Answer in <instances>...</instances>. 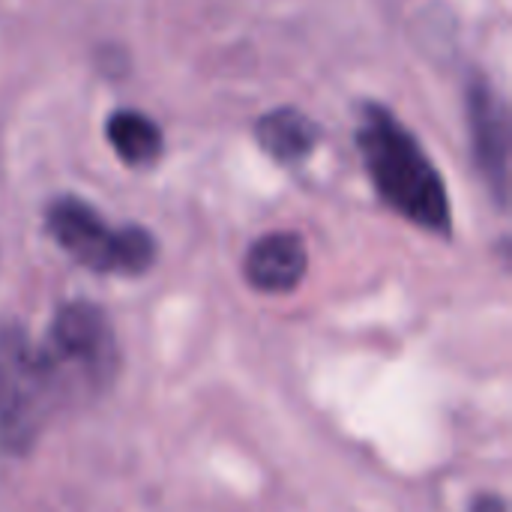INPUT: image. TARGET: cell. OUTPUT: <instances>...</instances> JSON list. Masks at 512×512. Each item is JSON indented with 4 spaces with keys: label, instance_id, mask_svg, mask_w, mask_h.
<instances>
[{
    "label": "cell",
    "instance_id": "52a82bcc",
    "mask_svg": "<svg viewBox=\"0 0 512 512\" xmlns=\"http://www.w3.org/2000/svg\"><path fill=\"white\" fill-rule=\"evenodd\" d=\"M252 132L258 147L279 165L306 162L321 141V126L297 105H279L264 111L255 120Z\"/></svg>",
    "mask_w": 512,
    "mask_h": 512
},
{
    "label": "cell",
    "instance_id": "7a4b0ae2",
    "mask_svg": "<svg viewBox=\"0 0 512 512\" xmlns=\"http://www.w3.org/2000/svg\"><path fill=\"white\" fill-rule=\"evenodd\" d=\"M60 396H66L48 354L21 327L0 330V444L27 453Z\"/></svg>",
    "mask_w": 512,
    "mask_h": 512
},
{
    "label": "cell",
    "instance_id": "9c48e42d",
    "mask_svg": "<svg viewBox=\"0 0 512 512\" xmlns=\"http://www.w3.org/2000/svg\"><path fill=\"white\" fill-rule=\"evenodd\" d=\"M471 512H507V504H504V498H498V495H480V498L471 504Z\"/></svg>",
    "mask_w": 512,
    "mask_h": 512
},
{
    "label": "cell",
    "instance_id": "8992f818",
    "mask_svg": "<svg viewBox=\"0 0 512 512\" xmlns=\"http://www.w3.org/2000/svg\"><path fill=\"white\" fill-rule=\"evenodd\" d=\"M309 267V252L300 234L294 231H270L258 237L246 258L243 276L261 294H288L294 291Z\"/></svg>",
    "mask_w": 512,
    "mask_h": 512
},
{
    "label": "cell",
    "instance_id": "6da1fadb",
    "mask_svg": "<svg viewBox=\"0 0 512 512\" xmlns=\"http://www.w3.org/2000/svg\"><path fill=\"white\" fill-rule=\"evenodd\" d=\"M357 150L381 201L411 225L450 237L453 207L447 183L420 138L384 102L360 105Z\"/></svg>",
    "mask_w": 512,
    "mask_h": 512
},
{
    "label": "cell",
    "instance_id": "ba28073f",
    "mask_svg": "<svg viewBox=\"0 0 512 512\" xmlns=\"http://www.w3.org/2000/svg\"><path fill=\"white\" fill-rule=\"evenodd\" d=\"M105 138L117 159L129 168H150L162 159L165 150L162 126L138 108L111 111L105 120Z\"/></svg>",
    "mask_w": 512,
    "mask_h": 512
},
{
    "label": "cell",
    "instance_id": "5b68a950",
    "mask_svg": "<svg viewBox=\"0 0 512 512\" xmlns=\"http://www.w3.org/2000/svg\"><path fill=\"white\" fill-rule=\"evenodd\" d=\"M465 111L471 132L474 165L483 177L492 201L507 210L510 204V111L495 81L483 72H474L465 87Z\"/></svg>",
    "mask_w": 512,
    "mask_h": 512
},
{
    "label": "cell",
    "instance_id": "277c9868",
    "mask_svg": "<svg viewBox=\"0 0 512 512\" xmlns=\"http://www.w3.org/2000/svg\"><path fill=\"white\" fill-rule=\"evenodd\" d=\"M45 354L63 390H102L117 372V339L105 312L93 303H63L51 321Z\"/></svg>",
    "mask_w": 512,
    "mask_h": 512
},
{
    "label": "cell",
    "instance_id": "3957f363",
    "mask_svg": "<svg viewBox=\"0 0 512 512\" xmlns=\"http://www.w3.org/2000/svg\"><path fill=\"white\" fill-rule=\"evenodd\" d=\"M48 237L93 273L144 276L156 264V237L141 225H108L102 213L78 198L60 195L45 210Z\"/></svg>",
    "mask_w": 512,
    "mask_h": 512
}]
</instances>
